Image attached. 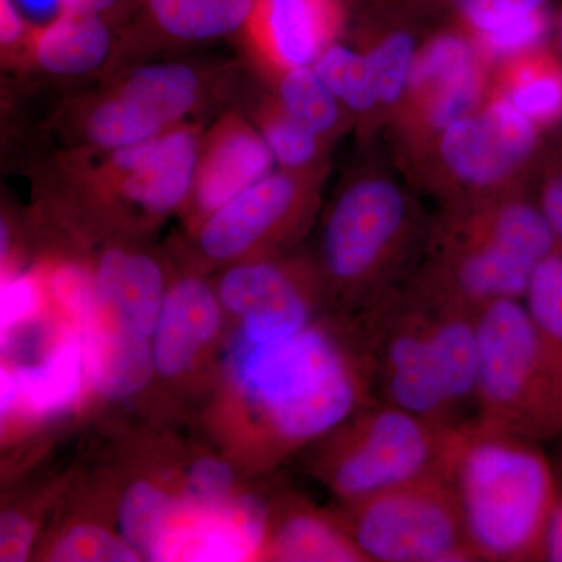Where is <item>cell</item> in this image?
I'll list each match as a JSON object with an SVG mask.
<instances>
[{
    "mask_svg": "<svg viewBox=\"0 0 562 562\" xmlns=\"http://www.w3.org/2000/svg\"><path fill=\"white\" fill-rule=\"evenodd\" d=\"M35 527L32 519L16 512L2 514L0 520V561L21 562L31 554Z\"/></svg>",
    "mask_w": 562,
    "mask_h": 562,
    "instance_id": "74e56055",
    "label": "cell"
},
{
    "mask_svg": "<svg viewBox=\"0 0 562 562\" xmlns=\"http://www.w3.org/2000/svg\"><path fill=\"white\" fill-rule=\"evenodd\" d=\"M344 0H254L251 38L280 72L313 66L346 25Z\"/></svg>",
    "mask_w": 562,
    "mask_h": 562,
    "instance_id": "5bb4252c",
    "label": "cell"
},
{
    "mask_svg": "<svg viewBox=\"0 0 562 562\" xmlns=\"http://www.w3.org/2000/svg\"><path fill=\"white\" fill-rule=\"evenodd\" d=\"M0 9H2V41L3 44L14 43L20 38L22 29H24V18L20 10L14 5L13 0H0Z\"/></svg>",
    "mask_w": 562,
    "mask_h": 562,
    "instance_id": "60d3db41",
    "label": "cell"
},
{
    "mask_svg": "<svg viewBox=\"0 0 562 562\" xmlns=\"http://www.w3.org/2000/svg\"><path fill=\"white\" fill-rule=\"evenodd\" d=\"M217 295L222 308L241 319L246 341H279L308 327L310 288L276 262L254 261L228 269Z\"/></svg>",
    "mask_w": 562,
    "mask_h": 562,
    "instance_id": "7c38bea8",
    "label": "cell"
},
{
    "mask_svg": "<svg viewBox=\"0 0 562 562\" xmlns=\"http://www.w3.org/2000/svg\"><path fill=\"white\" fill-rule=\"evenodd\" d=\"M22 18L44 21V25L61 13V0H13Z\"/></svg>",
    "mask_w": 562,
    "mask_h": 562,
    "instance_id": "ab89813d",
    "label": "cell"
},
{
    "mask_svg": "<svg viewBox=\"0 0 562 562\" xmlns=\"http://www.w3.org/2000/svg\"><path fill=\"white\" fill-rule=\"evenodd\" d=\"M453 428L368 401L321 436L313 472L341 505L446 472Z\"/></svg>",
    "mask_w": 562,
    "mask_h": 562,
    "instance_id": "ba28073f",
    "label": "cell"
},
{
    "mask_svg": "<svg viewBox=\"0 0 562 562\" xmlns=\"http://www.w3.org/2000/svg\"><path fill=\"white\" fill-rule=\"evenodd\" d=\"M554 471H557V497H554L552 519H550L549 535H547L546 561L562 562V441Z\"/></svg>",
    "mask_w": 562,
    "mask_h": 562,
    "instance_id": "f35d334b",
    "label": "cell"
},
{
    "mask_svg": "<svg viewBox=\"0 0 562 562\" xmlns=\"http://www.w3.org/2000/svg\"><path fill=\"white\" fill-rule=\"evenodd\" d=\"M351 330V355L371 401L443 428L475 417V313L409 276L357 312Z\"/></svg>",
    "mask_w": 562,
    "mask_h": 562,
    "instance_id": "6da1fadb",
    "label": "cell"
},
{
    "mask_svg": "<svg viewBox=\"0 0 562 562\" xmlns=\"http://www.w3.org/2000/svg\"><path fill=\"white\" fill-rule=\"evenodd\" d=\"M49 561L124 562L140 561L120 531L113 532L95 524H79L63 532L50 547Z\"/></svg>",
    "mask_w": 562,
    "mask_h": 562,
    "instance_id": "d6a6232c",
    "label": "cell"
},
{
    "mask_svg": "<svg viewBox=\"0 0 562 562\" xmlns=\"http://www.w3.org/2000/svg\"><path fill=\"white\" fill-rule=\"evenodd\" d=\"M199 140L194 132L171 128L147 140L143 157L122 173V194L154 214L169 213L194 187L199 168Z\"/></svg>",
    "mask_w": 562,
    "mask_h": 562,
    "instance_id": "e0dca14e",
    "label": "cell"
},
{
    "mask_svg": "<svg viewBox=\"0 0 562 562\" xmlns=\"http://www.w3.org/2000/svg\"><path fill=\"white\" fill-rule=\"evenodd\" d=\"M541 443L475 417L453 428L446 473L476 561H546L557 471Z\"/></svg>",
    "mask_w": 562,
    "mask_h": 562,
    "instance_id": "7a4b0ae2",
    "label": "cell"
},
{
    "mask_svg": "<svg viewBox=\"0 0 562 562\" xmlns=\"http://www.w3.org/2000/svg\"><path fill=\"white\" fill-rule=\"evenodd\" d=\"M547 360L562 382V251L554 249L532 273L522 299Z\"/></svg>",
    "mask_w": 562,
    "mask_h": 562,
    "instance_id": "f1b7e54d",
    "label": "cell"
},
{
    "mask_svg": "<svg viewBox=\"0 0 562 562\" xmlns=\"http://www.w3.org/2000/svg\"><path fill=\"white\" fill-rule=\"evenodd\" d=\"M491 90L512 103L543 133L562 125V54L543 43L492 66Z\"/></svg>",
    "mask_w": 562,
    "mask_h": 562,
    "instance_id": "ffe728a7",
    "label": "cell"
},
{
    "mask_svg": "<svg viewBox=\"0 0 562 562\" xmlns=\"http://www.w3.org/2000/svg\"><path fill=\"white\" fill-rule=\"evenodd\" d=\"M222 303L202 280L187 277L168 286L151 336V360L161 379L187 375L220 336Z\"/></svg>",
    "mask_w": 562,
    "mask_h": 562,
    "instance_id": "9a60e30c",
    "label": "cell"
},
{
    "mask_svg": "<svg viewBox=\"0 0 562 562\" xmlns=\"http://www.w3.org/2000/svg\"><path fill=\"white\" fill-rule=\"evenodd\" d=\"M155 24L184 41L228 35L249 21L254 0H144Z\"/></svg>",
    "mask_w": 562,
    "mask_h": 562,
    "instance_id": "d4e9b609",
    "label": "cell"
},
{
    "mask_svg": "<svg viewBox=\"0 0 562 562\" xmlns=\"http://www.w3.org/2000/svg\"><path fill=\"white\" fill-rule=\"evenodd\" d=\"M232 382L286 442L321 438L357 409L360 392H368L351 353L310 327L272 342L241 338L232 355Z\"/></svg>",
    "mask_w": 562,
    "mask_h": 562,
    "instance_id": "5b68a950",
    "label": "cell"
},
{
    "mask_svg": "<svg viewBox=\"0 0 562 562\" xmlns=\"http://www.w3.org/2000/svg\"><path fill=\"white\" fill-rule=\"evenodd\" d=\"M117 0H61V13L99 14L113 9Z\"/></svg>",
    "mask_w": 562,
    "mask_h": 562,
    "instance_id": "b9f144b4",
    "label": "cell"
},
{
    "mask_svg": "<svg viewBox=\"0 0 562 562\" xmlns=\"http://www.w3.org/2000/svg\"><path fill=\"white\" fill-rule=\"evenodd\" d=\"M313 68L339 99L347 113L360 117L371 131L382 127L371 72L358 47L335 41L322 52Z\"/></svg>",
    "mask_w": 562,
    "mask_h": 562,
    "instance_id": "4316f807",
    "label": "cell"
},
{
    "mask_svg": "<svg viewBox=\"0 0 562 562\" xmlns=\"http://www.w3.org/2000/svg\"><path fill=\"white\" fill-rule=\"evenodd\" d=\"M265 554L279 561H368L338 516L295 508L269 530Z\"/></svg>",
    "mask_w": 562,
    "mask_h": 562,
    "instance_id": "603a6c76",
    "label": "cell"
},
{
    "mask_svg": "<svg viewBox=\"0 0 562 562\" xmlns=\"http://www.w3.org/2000/svg\"><path fill=\"white\" fill-rule=\"evenodd\" d=\"M279 109L322 138L338 131L346 111L313 66L281 72Z\"/></svg>",
    "mask_w": 562,
    "mask_h": 562,
    "instance_id": "83f0119b",
    "label": "cell"
},
{
    "mask_svg": "<svg viewBox=\"0 0 562 562\" xmlns=\"http://www.w3.org/2000/svg\"><path fill=\"white\" fill-rule=\"evenodd\" d=\"M88 384L110 401L131 397L144 390L155 373L151 342L122 330L95 313L85 328Z\"/></svg>",
    "mask_w": 562,
    "mask_h": 562,
    "instance_id": "44dd1931",
    "label": "cell"
},
{
    "mask_svg": "<svg viewBox=\"0 0 562 562\" xmlns=\"http://www.w3.org/2000/svg\"><path fill=\"white\" fill-rule=\"evenodd\" d=\"M531 194L562 251V125L546 139L531 179Z\"/></svg>",
    "mask_w": 562,
    "mask_h": 562,
    "instance_id": "d590c367",
    "label": "cell"
},
{
    "mask_svg": "<svg viewBox=\"0 0 562 562\" xmlns=\"http://www.w3.org/2000/svg\"><path fill=\"white\" fill-rule=\"evenodd\" d=\"M199 79L180 63L143 66L122 83L120 94L138 103L162 128L190 113L198 101Z\"/></svg>",
    "mask_w": 562,
    "mask_h": 562,
    "instance_id": "484cf974",
    "label": "cell"
},
{
    "mask_svg": "<svg viewBox=\"0 0 562 562\" xmlns=\"http://www.w3.org/2000/svg\"><path fill=\"white\" fill-rule=\"evenodd\" d=\"M430 221L395 173L375 168L349 181L321 233V284L355 313L408 279Z\"/></svg>",
    "mask_w": 562,
    "mask_h": 562,
    "instance_id": "277c9868",
    "label": "cell"
},
{
    "mask_svg": "<svg viewBox=\"0 0 562 562\" xmlns=\"http://www.w3.org/2000/svg\"><path fill=\"white\" fill-rule=\"evenodd\" d=\"M111 36L99 14L63 13L43 25L33 50L44 70L58 76L91 72L109 57Z\"/></svg>",
    "mask_w": 562,
    "mask_h": 562,
    "instance_id": "7402d4cb",
    "label": "cell"
},
{
    "mask_svg": "<svg viewBox=\"0 0 562 562\" xmlns=\"http://www.w3.org/2000/svg\"><path fill=\"white\" fill-rule=\"evenodd\" d=\"M261 135L272 151L273 160L283 166L284 171H310L319 161L324 138L280 109L266 116Z\"/></svg>",
    "mask_w": 562,
    "mask_h": 562,
    "instance_id": "836d02e7",
    "label": "cell"
},
{
    "mask_svg": "<svg viewBox=\"0 0 562 562\" xmlns=\"http://www.w3.org/2000/svg\"><path fill=\"white\" fill-rule=\"evenodd\" d=\"M94 277L98 313L151 342L168 291L158 262L144 254L113 249L102 255Z\"/></svg>",
    "mask_w": 562,
    "mask_h": 562,
    "instance_id": "2e32d148",
    "label": "cell"
},
{
    "mask_svg": "<svg viewBox=\"0 0 562 562\" xmlns=\"http://www.w3.org/2000/svg\"><path fill=\"white\" fill-rule=\"evenodd\" d=\"M473 403L491 427L538 442L562 436V382L519 299L476 313Z\"/></svg>",
    "mask_w": 562,
    "mask_h": 562,
    "instance_id": "52a82bcc",
    "label": "cell"
},
{
    "mask_svg": "<svg viewBox=\"0 0 562 562\" xmlns=\"http://www.w3.org/2000/svg\"><path fill=\"white\" fill-rule=\"evenodd\" d=\"M268 506L254 495H235L213 512L183 513L151 561H244L265 552Z\"/></svg>",
    "mask_w": 562,
    "mask_h": 562,
    "instance_id": "4fadbf2b",
    "label": "cell"
},
{
    "mask_svg": "<svg viewBox=\"0 0 562 562\" xmlns=\"http://www.w3.org/2000/svg\"><path fill=\"white\" fill-rule=\"evenodd\" d=\"M341 506L339 522L368 561L476 562L446 472Z\"/></svg>",
    "mask_w": 562,
    "mask_h": 562,
    "instance_id": "9c48e42d",
    "label": "cell"
},
{
    "mask_svg": "<svg viewBox=\"0 0 562 562\" xmlns=\"http://www.w3.org/2000/svg\"><path fill=\"white\" fill-rule=\"evenodd\" d=\"M47 292L43 277L35 273H7L2 281V344L14 333L40 319L46 305Z\"/></svg>",
    "mask_w": 562,
    "mask_h": 562,
    "instance_id": "8d00e7d4",
    "label": "cell"
},
{
    "mask_svg": "<svg viewBox=\"0 0 562 562\" xmlns=\"http://www.w3.org/2000/svg\"><path fill=\"white\" fill-rule=\"evenodd\" d=\"M492 66L471 33L450 22L436 25L422 43L390 132L394 155L416 149L452 122L482 105Z\"/></svg>",
    "mask_w": 562,
    "mask_h": 562,
    "instance_id": "30bf717a",
    "label": "cell"
},
{
    "mask_svg": "<svg viewBox=\"0 0 562 562\" xmlns=\"http://www.w3.org/2000/svg\"><path fill=\"white\" fill-rule=\"evenodd\" d=\"M546 133L490 90L479 109L441 133L395 155L413 188L439 205L497 198L531 187Z\"/></svg>",
    "mask_w": 562,
    "mask_h": 562,
    "instance_id": "8992f818",
    "label": "cell"
},
{
    "mask_svg": "<svg viewBox=\"0 0 562 562\" xmlns=\"http://www.w3.org/2000/svg\"><path fill=\"white\" fill-rule=\"evenodd\" d=\"M554 31H557L558 47H560L562 54V0L557 16H554Z\"/></svg>",
    "mask_w": 562,
    "mask_h": 562,
    "instance_id": "7bdbcfd3",
    "label": "cell"
},
{
    "mask_svg": "<svg viewBox=\"0 0 562 562\" xmlns=\"http://www.w3.org/2000/svg\"><path fill=\"white\" fill-rule=\"evenodd\" d=\"M441 22H450L471 33L475 41L501 31L538 11L550 0H422Z\"/></svg>",
    "mask_w": 562,
    "mask_h": 562,
    "instance_id": "f546056e",
    "label": "cell"
},
{
    "mask_svg": "<svg viewBox=\"0 0 562 562\" xmlns=\"http://www.w3.org/2000/svg\"><path fill=\"white\" fill-rule=\"evenodd\" d=\"M273 155L261 133L241 124L222 128L199 161L192 199L209 216L272 173Z\"/></svg>",
    "mask_w": 562,
    "mask_h": 562,
    "instance_id": "ac0fdd59",
    "label": "cell"
},
{
    "mask_svg": "<svg viewBox=\"0 0 562 562\" xmlns=\"http://www.w3.org/2000/svg\"><path fill=\"white\" fill-rule=\"evenodd\" d=\"M181 505L188 513L213 512L235 497V473L220 458L192 462L181 482Z\"/></svg>",
    "mask_w": 562,
    "mask_h": 562,
    "instance_id": "e575fe53",
    "label": "cell"
},
{
    "mask_svg": "<svg viewBox=\"0 0 562 562\" xmlns=\"http://www.w3.org/2000/svg\"><path fill=\"white\" fill-rule=\"evenodd\" d=\"M165 128L138 103L117 94L95 106L88 121V133L95 146L116 150L155 138Z\"/></svg>",
    "mask_w": 562,
    "mask_h": 562,
    "instance_id": "4dcf8cb0",
    "label": "cell"
},
{
    "mask_svg": "<svg viewBox=\"0 0 562 562\" xmlns=\"http://www.w3.org/2000/svg\"><path fill=\"white\" fill-rule=\"evenodd\" d=\"M47 299L65 316L66 324L83 331L98 313L94 272L76 262L54 266L43 277Z\"/></svg>",
    "mask_w": 562,
    "mask_h": 562,
    "instance_id": "1f68e13d",
    "label": "cell"
},
{
    "mask_svg": "<svg viewBox=\"0 0 562 562\" xmlns=\"http://www.w3.org/2000/svg\"><path fill=\"white\" fill-rule=\"evenodd\" d=\"M310 171L272 172L209 214L199 231L202 254L232 261L295 235L314 202Z\"/></svg>",
    "mask_w": 562,
    "mask_h": 562,
    "instance_id": "8fae6325",
    "label": "cell"
},
{
    "mask_svg": "<svg viewBox=\"0 0 562 562\" xmlns=\"http://www.w3.org/2000/svg\"><path fill=\"white\" fill-rule=\"evenodd\" d=\"M557 249L530 188L439 205L412 279L469 310L522 301L532 273Z\"/></svg>",
    "mask_w": 562,
    "mask_h": 562,
    "instance_id": "3957f363",
    "label": "cell"
},
{
    "mask_svg": "<svg viewBox=\"0 0 562 562\" xmlns=\"http://www.w3.org/2000/svg\"><path fill=\"white\" fill-rule=\"evenodd\" d=\"M16 380V414L32 419L68 412L88 384L83 333L66 324L38 361L10 368Z\"/></svg>",
    "mask_w": 562,
    "mask_h": 562,
    "instance_id": "d6986e66",
    "label": "cell"
},
{
    "mask_svg": "<svg viewBox=\"0 0 562 562\" xmlns=\"http://www.w3.org/2000/svg\"><path fill=\"white\" fill-rule=\"evenodd\" d=\"M181 513L180 495L150 480H138L121 495L117 506L120 535L140 560L151 561Z\"/></svg>",
    "mask_w": 562,
    "mask_h": 562,
    "instance_id": "cb8c5ba5",
    "label": "cell"
}]
</instances>
